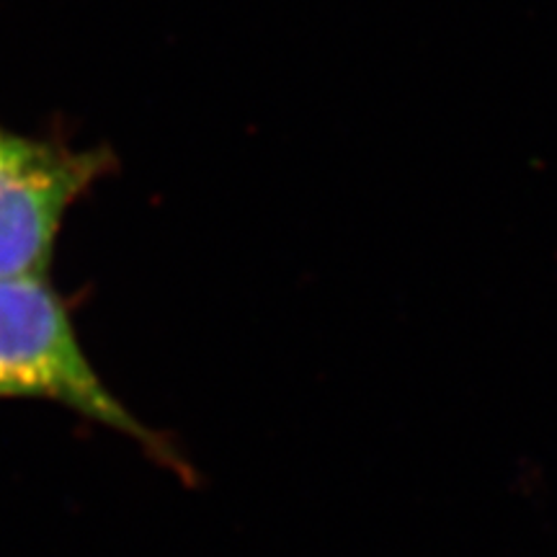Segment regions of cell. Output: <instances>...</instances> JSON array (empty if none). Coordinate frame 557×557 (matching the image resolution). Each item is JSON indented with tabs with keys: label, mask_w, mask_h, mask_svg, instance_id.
<instances>
[{
	"label": "cell",
	"mask_w": 557,
	"mask_h": 557,
	"mask_svg": "<svg viewBox=\"0 0 557 557\" xmlns=\"http://www.w3.org/2000/svg\"><path fill=\"white\" fill-rule=\"evenodd\" d=\"M0 398L54 403L132 438L169 470L189 472L178 451L103 385L47 276L0 278Z\"/></svg>",
	"instance_id": "obj_1"
},
{
	"label": "cell",
	"mask_w": 557,
	"mask_h": 557,
	"mask_svg": "<svg viewBox=\"0 0 557 557\" xmlns=\"http://www.w3.org/2000/svg\"><path fill=\"white\" fill-rule=\"evenodd\" d=\"M114 169L107 148L75 150L0 127V278L47 276L70 207Z\"/></svg>",
	"instance_id": "obj_2"
}]
</instances>
